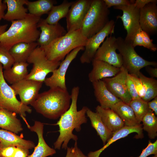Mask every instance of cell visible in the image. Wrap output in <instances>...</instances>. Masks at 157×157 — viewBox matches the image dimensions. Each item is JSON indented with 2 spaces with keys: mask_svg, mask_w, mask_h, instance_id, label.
<instances>
[{
  "mask_svg": "<svg viewBox=\"0 0 157 157\" xmlns=\"http://www.w3.org/2000/svg\"><path fill=\"white\" fill-rule=\"evenodd\" d=\"M79 92L78 86L73 87L71 92L72 103L67 110L60 117L55 124L59 127L60 134L57 140L54 143L55 149H67L68 144L70 140L77 142L78 138L73 133L75 129L78 132L81 130V125L87 121L86 114L88 108L84 106L79 111L77 110V101Z\"/></svg>",
  "mask_w": 157,
  "mask_h": 157,
  "instance_id": "obj_1",
  "label": "cell"
},
{
  "mask_svg": "<svg viewBox=\"0 0 157 157\" xmlns=\"http://www.w3.org/2000/svg\"><path fill=\"white\" fill-rule=\"evenodd\" d=\"M40 18L28 13L23 19L12 21L8 29L0 35V46L9 51L19 42H36L40 32L38 27Z\"/></svg>",
  "mask_w": 157,
  "mask_h": 157,
  "instance_id": "obj_2",
  "label": "cell"
},
{
  "mask_svg": "<svg viewBox=\"0 0 157 157\" xmlns=\"http://www.w3.org/2000/svg\"><path fill=\"white\" fill-rule=\"evenodd\" d=\"M71 99V95L67 90L53 88L39 93L31 105L45 117L56 119L69 109Z\"/></svg>",
  "mask_w": 157,
  "mask_h": 157,
  "instance_id": "obj_3",
  "label": "cell"
},
{
  "mask_svg": "<svg viewBox=\"0 0 157 157\" xmlns=\"http://www.w3.org/2000/svg\"><path fill=\"white\" fill-rule=\"evenodd\" d=\"M88 39L82 34L81 28L70 32L53 41L47 45L41 47L47 59L53 62H60L74 49L85 47Z\"/></svg>",
  "mask_w": 157,
  "mask_h": 157,
  "instance_id": "obj_4",
  "label": "cell"
},
{
  "mask_svg": "<svg viewBox=\"0 0 157 157\" xmlns=\"http://www.w3.org/2000/svg\"><path fill=\"white\" fill-rule=\"evenodd\" d=\"M110 12L103 0H92L81 28L88 39L101 31L109 20Z\"/></svg>",
  "mask_w": 157,
  "mask_h": 157,
  "instance_id": "obj_5",
  "label": "cell"
},
{
  "mask_svg": "<svg viewBox=\"0 0 157 157\" xmlns=\"http://www.w3.org/2000/svg\"><path fill=\"white\" fill-rule=\"evenodd\" d=\"M117 49L122 56V66L130 74L138 77L140 70L148 66H156L157 63L143 59L136 52L132 42L126 41L121 37L117 38Z\"/></svg>",
  "mask_w": 157,
  "mask_h": 157,
  "instance_id": "obj_6",
  "label": "cell"
},
{
  "mask_svg": "<svg viewBox=\"0 0 157 157\" xmlns=\"http://www.w3.org/2000/svg\"><path fill=\"white\" fill-rule=\"evenodd\" d=\"M27 62L33 64V67L25 79L43 83L47 75L56 69L60 62L49 60L42 48L38 46L28 58Z\"/></svg>",
  "mask_w": 157,
  "mask_h": 157,
  "instance_id": "obj_7",
  "label": "cell"
},
{
  "mask_svg": "<svg viewBox=\"0 0 157 157\" xmlns=\"http://www.w3.org/2000/svg\"><path fill=\"white\" fill-rule=\"evenodd\" d=\"M3 69L0 63V109H6L18 114L25 121L28 127L30 126L25 118L26 113H31L32 109L17 99L14 90L3 76Z\"/></svg>",
  "mask_w": 157,
  "mask_h": 157,
  "instance_id": "obj_8",
  "label": "cell"
},
{
  "mask_svg": "<svg viewBox=\"0 0 157 157\" xmlns=\"http://www.w3.org/2000/svg\"><path fill=\"white\" fill-rule=\"evenodd\" d=\"M134 3L113 7L115 9L122 11V15L117 16V18L121 19L126 31L125 40L131 42L136 34L142 30L139 23L140 9L135 7Z\"/></svg>",
  "mask_w": 157,
  "mask_h": 157,
  "instance_id": "obj_9",
  "label": "cell"
},
{
  "mask_svg": "<svg viewBox=\"0 0 157 157\" xmlns=\"http://www.w3.org/2000/svg\"><path fill=\"white\" fill-rule=\"evenodd\" d=\"M115 26L114 21L110 20L101 31L88 39L84 51L80 58L81 63L92 62L97 50L105 38L114 33Z\"/></svg>",
  "mask_w": 157,
  "mask_h": 157,
  "instance_id": "obj_10",
  "label": "cell"
},
{
  "mask_svg": "<svg viewBox=\"0 0 157 157\" xmlns=\"http://www.w3.org/2000/svg\"><path fill=\"white\" fill-rule=\"evenodd\" d=\"M84 49V47H79L68 54L60 62L59 67L52 72V75L46 78L44 81L45 85L50 88L59 87L67 90L65 82V75L67 69L79 52Z\"/></svg>",
  "mask_w": 157,
  "mask_h": 157,
  "instance_id": "obj_11",
  "label": "cell"
},
{
  "mask_svg": "<svg viewBox=\"0 0 157 157\" xmlns=\"http://www.w3.org/2000/svg\"><path fill=\"white\" fill-rule=\"evenodd\" d=\"M117 38L112 35L107 37L97 50L93 59L106 62L115 67L122 66V56L116 52Z\"/></svg>",
  "mask_w": 157,
  "mask_h": 157,
  "instance_id": "obj_12",
  "label": "cell"
},
{
  "mask_svg": "<svg viewBox=\"0 0 157 157\" xmlns=\"http://www.w3.org/2000/svg\"><path fill=\"white\" fill-rule=\"evenodd\" d=\"M92 1L79 0L74 1L66 17L67 32L81 28Z\"/></svg>",
  "mask_w": 157,
  "mask_h": 157,
  "instance_id": "obj_13",
  "label": "cell"
},
{
  "mask_svg": "<svg viewBox=\"0 0 157 157\" xmlns=\"http://www.w3.org/2000/svg\"><path fill=\"white\" fill-rule=\"evenodd\" d=\"M43 82L32 80L24 79L11 86L16 95L19 96L20 101L24 104L31 105L39 94Z\"/></svg>",
  "mask_w": 157,
  "mask_h": 157,
  "instance_id": "obj_14",
  "label": "cell"
},
{
  "mask_svg": "<svg viewBox=\"0 0 157 157\" xmlns=\"http://www.w3.org/2000/svg\"><path fill=\"white\" fill-rule=\"evenodd\" d=\"M128 72L122 66L115 76L101 80L108 90L122 101L129 104L132 100L127 89L126 80Z\"/></svg>",
  "mask_w": 157,
  "mask_h": 157,
  "instance_id": "obj_15",
  "label": "cell"
},
{
  "mask_svg": "<svg viewBox=\"0 0 157 157\" xmlns=\"http://www.w3.org/2000/svg\"><path fill=\"white\" fill-rule=\"evenodd\" d=\"M38 27L41 30L37 42L38 46L48 45L55 39L65 35L67 33L64 28L58 23L50 24L45 19L40 18L38 24Z\"/></svg>",
  "mask_w": 157,
  "mask_h": 157,
  "instance_id": "obj_16",
  "label": "cell"
},
{
  "mask_svg": "<svg viewBox=\"0 0 157 157\" xmlns=\"http://www.w3.org/2000/svg\"><path fill=\"white\" fill-rule=\"evenodd\" d=\"M157 2H151L140 9L139 23L142 30L149 35L157 31Z\"/></svg>",
  "mask_w": 157,
  "mask_h": 157,
  "instance_id": "obj_17",
  "label": "cell"
},
{
  "mask_svg": "<svg viewBox=\"0 0 157 157\" xmlns=\"http://www.w3.org/2000/svg\"><path fill=\"white\" fill-rule=\"evenodd\" d=\"M133 133L137 135L136 138H142L144 137L142 124H141L134 126H124L121 129L113 133L112 136L107 141V143L101 149L95 151H90L88 154V157H99L101 153L111 144L117 140L124 138Z\"/></svg>",
  "mask_w": 157,
  "mask_h": 157,
  "instance_id": "obj_18",
  "label": "cell"
},
{
  "mask_svg": "<svg viewBox=\"0 0 157 157\" xmlns=\"http://www.w3.org/2000/svg\"><path fill=\"white\" fill-rule=\"evenodd\" d=\"M92 68L89 73V80L92 83L103 78L113 77L120 70V68L115 67L106 62L93 59Z\"/></svg>",
  "mask_w": 157,
  "mask_h": 157,
  "instance_id": "obj_19",
  "label": "cell"
},
{
  "mask_svg": "<svg viewBox=\"0 0 157 157\" xmlns=\"http://www.w3.org/2000/svg\"><path fill=\"white\" fill-rule=\"evenodd\" d=\"M29 128L31 131L35 132L38 138V142L34 150L27 157H47L52 156L56 153L55 149L50 147L45 142L43 136L44 124L42 123L35 121L33 126Z\"/></svg>",
  "mask_w": 157,
  "mask_h": 157,
  "instance_id": "obj_20",
  "label": "cell"
},
{
  "mask_svg": "<svg viewBox=\"0 0 157 157\" xmlns=\"http://www.w3.org/2000/svg\"><path fill=\"white\" fill-rule=\"evenodd\" d=\"M92 83L95 96L102 108H110L115 104L121 101L108 90L101 80Z\"/></svg>",
  "mask_w": 157,
  "mask_h": 157,
  "instance_id": "obj_21",
  "label": "cell"
},
{
  "mask_svg": "<svg viewBox=\"0 0 157 157\" xmlns=\"http://www.w3.org/2000/svg\"><path fill=\"white\" fill-rule=\"evenodd\" d=\"M27 0H4L3 2L7 6V10L3 19L11 21L20 20L26 17L28 13V9L24 5H26Z\"/></svg>",
  "mask_w": 157,
  "mask_h": 157,
  "instance_id": "obj_22",
  "label": "cell"
},
{
  "mask_svg": "<svg viewBox=\"0 0 157 157\" xmlns=\"http://www.w3.org/2000/svg\"><path fill=\"white\" fill-rule=\"evenodd\" d=\"M13 146L28 149L35 146L32 141L24 139L13 132L0 129V147Z\"/></svg>",
  "mask_w": 157,
  "mask_h": 157,
  "instance_id": "obj_23",
  "label": "cell"
},
{
  "mask_svg": "<svg viewBox=\"0 0 157 157\" xmlns=\"http://www.w3.org/2000/svg\"><path fill=\"white\" fill-rule=\"evenodd\" d=\"M96 112L108 128L113 133L122 128L124 123L118 115L110 108H104L100 105L96 108Z\"/></svg>",
  "mask_w": 157,
  "mask_h": 157,
  "instance_id": "obj_24",
  "label": "cell"
},
{
  "mask_svg": "<svg viewBox=\"0 0 157 157\" xmlns=\"http://www.w3.org/2000/svg\"><path fill=\"white\" fill-rule=\"evenodd\" d=\"M0 127L17 134L23 129L16 114L7 110L0 109Z\"/></svg>",
  "mask_w": 157,
  "mask_h": 157,
  "instance_id": "obj_25",
  "label": "cell"
},
{
  "mask_svg": "<svg viewBox=\"0 0 157 157\" xmlns=\"http://www.w3.org/2000/svg\"><path fill=\"white\" fill-rule=\"evenodd\" d=\"M38 46L36 42H20L13 45L9 51L15 62H27L28 58Z\"/></svg>",
  "mask_w": 157,
  "mask_h": 157,
  "instance_id": "obj_26",
  "label": "cell"
},
{
  "mask_svg": "<svg viewBox=\"0 0 157 157\" xmlns=\"http://www.w3.org/2000/svg\"><path fill=\"white\" fill-rule=\"evenodd\" d=\"M28 65L27 62H15L11 68L3 71L5 79L12 85L25 79L28 74Z\"/></svg>",
  "mask_w": 157,
  "mask_h": 157,
  "instance_id": "obj_27",
  "label": "cell"
},
{
  "mask_svg": "<svg viewBox=\"0 0 157 157\" xmlns=\"http://www.w3.org/2000/svg\"><path fill=\"white\" fill-rule=\"evenodd\" d=\"M86 114L90 120L92 126L96 131L104 145L112 136L113 133L105 125L97 113L94 112L88 108Z\"/></svg>",
  "mask_w": 157,
  "mask_h": 157,
  "instance_id": "obj_28",
  "label": "cell"
},
{
  "mask_svg": "<svg viewBox=\"0 0 157 157\" xmlns=\"http://www.w3.org/2000/svg\"><path fill=\"white\" fill-rule=\"evenodd\" d=\"M110 109L119 117L124 126H131L140 124L138 123L133 110L129 104L121 101L114 104Z\"/></svg>",
  "mask_w": 157,
  "mask_h": 157,
  "instance_id": "obj_29",
  "label": "cell"
},
{
  "mask_svg": "<svg viewBox=\"0 0 157 157\" xmlns=\"http://www.w3.org/2000/svg\"><path fill=\"white\" fill-rule=\"evenodd\" d=\"M74 2L64 0L60 4L53 6L45 19L46 21L48 24L52 25L58 23L62 18L66 17L69 8Z\"/></svg>",
  "mask_w": 157,
  "mask_h": 157,
  "instance_id": "obj_30",
  "label": "cell"
},
{
  "mask_svg": "<svg viewBox=\"0 0 157 157\" xmlns=\"http://www.w3.org/2000/svg\"><path fill=\"white\" fill-rule=\"evenodd\" d=\"M56 1L52 0H38L28 1L26 5L29 13L41 17L42 15L48 13Z\"/></svg>",
  "mask_w": 157,
  "mask_h": 157,
  "instance_id": "obj_31",
  "label": "cell"
},
{
  "mask_svg": "<svg viewBox=\"0 0 157 157\" xmlns=\"http://www.w3.org/2000/svg\"><path fill=\"white\" fill-rule=\"evenodd\" d=\"M139 77L143 84L145 90L144 97L142 99L148 102L157 97V80L153 78H149L140 72Z\"/></svg>",
  "mask_w": 157,
  "mask_h": 157,
  "instance_id": "obj_32",
  "label": "cell"
},
{
  "mask_svg": "<svg viewBox=\"0 0 157 157\" xmlns=\"http://www.w3.org/2000/svg\"><path fill=\"white\" fill-rule=\"evenodd\" d=\"M143 130L147 132L149 137L151 139L157 136V118L154 113L151 111L148 113L143 118Z\"/></svg>",
  "mask_w": 157,
  "mask_h": 157,
  "instance_id": "obj_33",
  "label": "cell"
},
{
  "mask_svg": "<svg viewBox=\"0 0 157 157\" xmlns=\"http://www.w3.org/2000/svg\"><path fill=\"white\" fill-rule=\"evenodd\" d=\"M129 105L133 109L138 123L140 124L144 116L152 111L149 108L147 102L142 99L131 100Z\"/></svg>",
  "mask_w": 157,
  "mask_h": 157,
  "instance_id": "obj_34",
  "label": "cell"
},
{
  "mask_svg": "<svg viewBox=\"0 0 157 157\" xmlns=\"http://www.w3.org/2000/svg\"><path fill=\"white\" fill-rule=\"evenodd\" d=\"M0 63L4 70L11 68L15 61L9 51L0 46Z\"/></svg>",
  "mask_w": 157,
  "mask_h": 157,
  "instance_id": "obj_35",
  "label": "cell"
},
{
  "mask_svg": "<svg viewBox=\"0 0 157 157\" xmlns=\"http://www.w3.org/2000/svg\"><path fill=\"white\" fill-rule=\"evenodd\" d=\"M126 83L128 91L132 100L141 98L138 93L130 75L128 72L126 74Z\"/></svg>",
  "mask_w": 157,
  "mask_h": 157,
  "instance_id": "obj_36",
  "label": "cell"
},
{
  "mask_svg": "<svg viewBox=\"0 0 157 157\" xmlns=\"http://www.w3.org/2000/svg\"><path fill=\"white\" fill-rule=\"evenodd\" d=\"M156 154H157V140L154 142L149 140L147 146L143 149L140 155L138 157H147L150 155Z\"/></svg>",
  "mask_w": 157,
  "mask_h": 157,
  "instance_id": "obj_37",
  "label": "cell"
},
{
  "mask_svg": "<svg viewBox=\"0 0 157 157\" xmlns=\"http://www.w3.org/2000/svg\"><path fill=\"white\" fill-rule=\"evenodd\" d=\"M139 97L142 99L144 96L145 90L144 86L139 77L134 75L130 74Z\"/></svg>",
  "mask_w": 157,
  "mask_h": 157,
  "instance_id": "obj_38",
  "label": "cell"
},
{
  "mask_svg": "<svg viewBox=\"0 0 157 157\" xmlns=\"http://www.w3.org/2000/svg\"><path fill=\"white\" fill-rule=\"evenodd\" d=\"M108 8L111 7L129 5L134 3L135 0H103Z\"/></svg>",
  "mask_w": 157,
  "mask_h": 157,
  "instance_id": "obj_39",
  "label": "cell"
},
{
  "mask_svg": "<svg viewBox=\"0 0 157 157\" xmlns=\"http://www.w3.org/2000/svg\"><path fill=\"white\" fill-rule=\"evenodd\" d=\"M141 33L143 38L144 47L150 50L155 51L157 50L156 45L152 42V40L150 39L149 35L145 32L141 30Z\"/></svg>",
  "mask_w": 157,
  "mask_h": 157,
  "instance_id": "obj_40",
  "label": "cell"
},
{
  "mask_svg": "<svg viewBox=\"0 0 157 157\" xmlns=\"http://www.w3.org/2000/svg\"><path fill=\"white\" fill-rule=\"evenodd\" d=\"M16 148L13 146L0 147V157H12Z\"/></svg>",
  "mask_w": 157,
  "mask_h": 157,
  "instance_id": "obj_41",
  "label": "cell"
},
{
  "mask_svg": "<svg viewBox=\"0 0 157 157\" xmlns=\"http://www.w3.org/2000/svg\"><path fill=\"white\" fill-rule=\"evenodd\" d=\"M141 30L138 32L134 36L132 42L133 46L135 48L136 46H141L144 47L143 38Z\"/></svg>",
  "mask_w": 157,
  "mask_h": 157,
  "instance_id": "obj_42",
  "label": "cell"
},
{
  "mask_svg": "<svg viewBox=\"0 0 157 157\" xmlns=\"http://www.w3.org/2000/svg\"><path fill=\"white\" fill-rule=\"evenodd\" d=\"M29 150L21 147H16L12 157H27L29 153Z\"/></svg>",
  "mask_w": 157,
  "mask_h": 157,
  "instance_id": "obj_43",
  "label": "cell"
},
{
  "mask_svg": "<svg viewBox=\"0 0 157 157\" xmlns=\"http://www.w3.org/2000/svg\"><path fill=\"white\" fill-rule=\"evenodd\" d=\"M157 2L156 0H136L135 1L134 4L137 8L140 9L150 3Z\"/></svg>",
  "mask_w": 157,
  "mask_h": 157,
  "instance_id": "obj_44",
  "label": "cell"
},
{
  "mask_svg": "<svg viewBox=\"0 0 157 157\" xmlns=\"http://www.w3.org/2000/svg\"><path fill=\"white\" fill-rule=\"evenodd\" d=\"M149 108L154 113L157 115V97L151 101L147 102Z\"/></svg>",
  "mask_w": 157,
  "mask_h": 157,
  "instance_id": "obj_45",
  "label": "cell"
},
{
  "mask_svg": "<svg viewBox=\"0 0 157 157\" xmlns=\"http://www.w3.org/2000/svg\"><path fill=\"white\" fill-rule=\"evenodd\" d=\"M73 147L74 151V157H88V156L85 155L78 148L77 142H75Z\"/></svg>",
  "mask_w": 157,
  "mask_h": 157,
  "instance_id": "obj_46",
  "label": "cell"
},
{
  "mask_svg": "<svg viewBox=\"0 0 157 157\" xmlns=\"http://www.w3.org/2000/svg\"><path fill=\"white\" fill-rule=\"evenodd\" d=\"M146 71L148 72L151 78L157 77V68H153L150 66L145 67Z\"/></svg>",
  "mask_w": 157,
  "mask_h": 157,
  "instance_id": "obj_47",
  "label": "cell"
},
{
  "mask_svg": "<svg viewBox=\"0 0 157 157\" xmlns=\"http://www.w3.org/2000/svg\"><path fill=\"white\" fill-rule=\"evenodd\" d=\"M7 8V6L6 3L2 2L1 0H0V22L3 19L5 15L4 11Z\"/></svg>",
  "mask_w": 157,
  "mask_h": 157,
  "instance_id": "obj_48",
  "label": "cell"
},
{
  "mask_svg": "<svg viewBox=\"0 0 157 157\" xmlns=\"http://www.w3.org/2000/svg\"><path fill=\"white\" fill-rule=\"evenodd\" d=\"M67 152L65 157H74V151L73 147H68L67 149Z\"/></svg>",
  "mask_w": 157,
  "mask_h": 157,
  "instance_id": "obj_49",
  "label": "cell"
},
{
  "mask_svg": "<svg viewBox=\"0 0 157 157\" xmlns=\"http://www.w3.org/2000/svg\"><path fill=\"white\" fill-rule=\"evenodd\" d=\"M8 24H5L0 26V35L4 33L6 30Z\"/></svg>",
  "mask_w": 157,
  "mask_h": 157,
  "instance_id": "obj_50",
  "label": "cell"
},
{
  "mask_svg": "<svg viewBox=\"0 0 157 157\" xmlns=\"http://www.w3.org/2000/svg\"><path fill=\"white\" fill-rule=\"evenodd\" d=\"M151 157H157V154H156V155H154V156H153Z\"/></svg>",
  "mask_w": 157,
  "mask_h": 157,
  "instance_id": "obj_51",
  "label": "cell"
}]
</instances>
